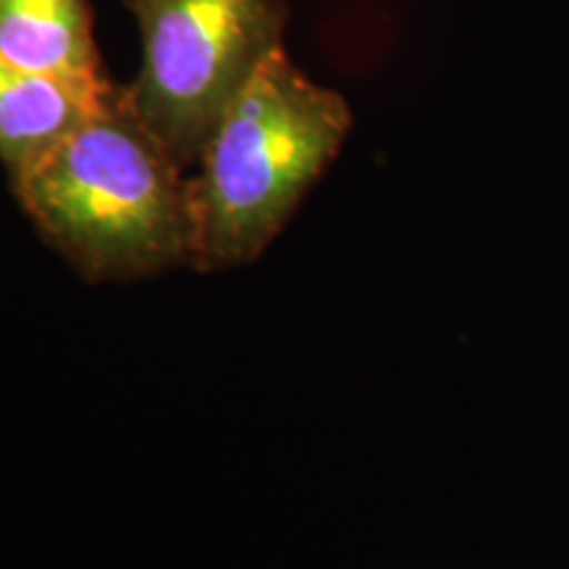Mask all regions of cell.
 <instances>
[{"label":"cell","instance_id":"cell-1","mask_svg":"<svg viewBox=\"0 0 569 569\" xmlns=\"http://www.w3.org/2000/svg\"><path fill=\"white\" fill-rule=\"evenodd\" d=\"M21 206L88 280L196 264L190 180L124 88L13 177Z\"/></svg>","mask_w":569,"mask_h":569},{"label":"cell","instance_id":"cell-2","mask_svg":"<svg viewBox=\"0 0 569 569\" xmlns=\"http://www.w3.org/2000/svg\"><path fill=\"white\" fill-rule=\"evenodd\" d=\"M351 127L346 98L277 51L224 111L190 180L193 267L253 261L336 161Z\"/></svg>","mask_w":569,"mask_h":569},{"label":"cell","instance_id":"cell-3","mask_svg":"<svg viewBox=\"0 0 569 569\" xmlns=\"http://www.w3.org/2000/svg\"><path fill=\"white\" fill-rule=\"evenodd\" d=\"M142 38L127 101L182 169L209 146L224 111L282 51L284 0H124Z\"/></svg>","mask_w":569,"mask_h":569},{"label":"cell","instance_id":"cell-4","mask_svg":"<svg viewBox=\"0 0 569 569\" xmlns=\"http://www.w3.org/2000/svg\"><path fill=\"white\" fill-rule=\"evenodd\" d=\"M117 84L71 82L0 59V161L24 172L92 117Z\"/></svg>","mask_w":569,"mask_h":569},{"label":"cell","instance_id":"cell-5","mask_svg":"<svg viewBox=\"0 0 569 569\" xmlns=\"http://www.w3.org/2000/svg\"><path fill=\"white\" fill-rule=\"evenodd\" d=\"M0 59L71 82H109L90 0H0Z\"/></svg>","mask_w":569,"mask_h":569}]
</instances>
